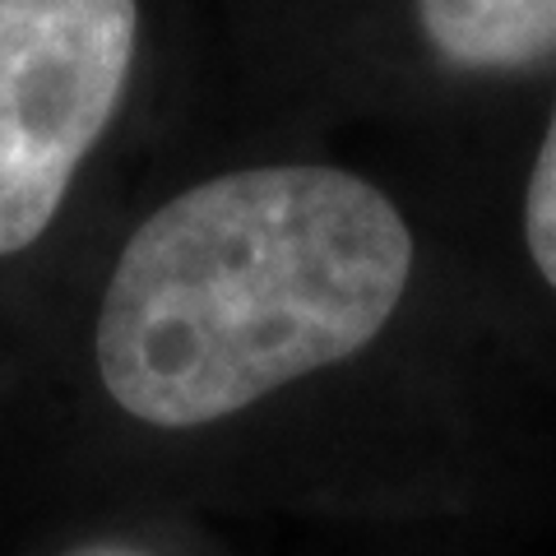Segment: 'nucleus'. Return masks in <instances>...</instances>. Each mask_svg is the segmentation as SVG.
<instances>
[{"instance_id":"f257e3e1","label":"nucleus","mask_w":556,"mask_h":556,"mask_svg":"<svg viewBox=\"0 0 556 556\" xmlns=\"http://www.w3.org/2000/svg\"><path fill=\"white\" fill-rule=\"evenodd\" d=\"M413 232L339 167H247L167 200L98 311V376L149 427H204L362 353L408 292Z\"/></svg>"},{"instance_id":"f03ea898","label":"nucleus","mask_w":556,"mask_h":556,"mask_svg":"<svg viewBox=\"0 0 556 556\" xmlns=\"http://www.w3.org/2000/svg\"><path fill=\"white\" fill-rule=\"evenodd\" d=\"M135 38V0H0V255L51 228L121 108Z\"/></svg>"},{"instance_id":"7ed1b4c3","label":"nucleus","mask_w":556,"mask_h":556,"mask_svg":"<svg viewBox=\"0 0 556 556\" xmlns=\"http://www.w3.org/2000/svg\"><path fill=\"white\" fill-rule=\"evenodd\" d=\"M431 51L473 75H510L556 56V0H417Z\"/></svg>"},{"instance_id":"20e7f679","label":"nucleus","mask_w":556,"mask_h":556,"mask_svg":"<svg viewBox=\"0 0 556 556\" xmlns=\"http://www.w3.org/2000/svg\"><path fill=\"white\" fill-rule=\"evenodd\" d=\"M525 241L538 274L547 278V288H556V112L547 121L543 149H538L533 177L525 190Z\"/></svg>"},{"instance_id":"39448f33","label":"nucleus","mask_w":556,"mask_h":556,"mask_svg":"<svg viewBox=\"0 0 556 556\" xmlns=\"http://www.w3.org/2000/svg\"><path fill=\"white\" fill-rule=\"evenodd\" d=\"M75 556H149V552H130V547H84Z\"/></svg>"}]
</instances>
